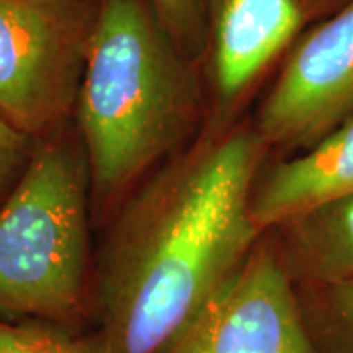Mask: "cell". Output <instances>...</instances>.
<instances>
[{
  "instance_id": "cell-8",
  "label": "cell",
  "mask_w": 353,
  "mask_h": 353,
  "mask_svg": "<svg viewBox=\"0 0 353 353\" xmlns=\"http://www.w3.org/2000/svg\"><path fill=\"white\" fill-rule=\"evenodd\" d=\"M353 195V117L299 156L259 176L250 213L265 234L309 211Z\"/></svg>"
},
{
  "instance_id": "cell-4",
  "label": "cell",
  "mask_w": 353,
  "mask_h": 353,
  "mask_svg": "<svg viewBox=\"0 0 353 353\" xmlns=\"http://www.w3.org/2000/svg\"><path fill=\"white\" fill-rule=\"evenodd\" d=\"M97 13L92 0H0V113L34 139L77 103Z\"/></svg>"
},
{
  "instance_id": "cell-6",
  "label": "cell",
  "mask_w": 353,
  "mask_h": 353,
  "mask_svg": "<svg viewBox=\"0 0 353 353\" xmlns=\"http://www.w3.org/2000/svg\"><path fill=\"white\" fill-rule=\"evenodd\" d=\"M353 117V0L294 50L254 128L268 149L306 151Z\"/></svg>"
},
{
  "instance_id": "cell-11",
  "label": "cell",
  "mask_w": 353,
  "mask_h": 353,
  "mask_svg": "<svg viewBox=\"0 0 353 353\" xmlns=\"http://www.w3.org/2000/svg\"><path fill=\"white\" fill-rule=\"evenodd\" d=\"M0 353H95L83 335L56 325L0 316Z\"/></svg>"
},
{
  "instance_id": "cell-1",
  "label": "cell",
  "mask_w": 353,
  "mask_h": 353,
  "mask_svg": "<svg viewBox=\"0 0 353 353\" xmlns=\"http://www.w3.org/2000/svg\"><path fill=\"white\" fill-rule=\"evenodd\" d=\"M268 148L236 130L180 149L101 228L95 353H159L237 270L263 236L250 203Z\"/></svg>"
},
{
  "instance_id": "cell-10",
  "label": "cell",
  "mask_w": 353,
  "mask_h": 353,
  "mask_svg": "<svg viewBox=\"0 0 353 353\" xmlns=\"http://www.w3.org/2000/svg\"><path fill=\"white\" fill-rule=\"evenodd\" d=\"M294 290L316 353H353V276L294 283Z\"/></svg>"
},
{
  "instance_id": "cell-2",
  "label": "cell",
  "mask_w": 353,
  "mask_h": 353,
  "mask_svg": "<svg viewBox=\"0 0 353 353\" xmlns=\"http://www.w3.org/2000/svg\"><path fill=\"white\" fill-rule=\"evenodd\" d=\"M185 52L149 0H101L77 97L92 219L103 228L198 120Z\"/></svg>"
},
{
  "instance_id": "cell-12",
  "label": "cell",
  "mask_w": 353,
  "mask_h": 353,
  "mask_svg": "<svg viewBox=\"0 0 353 353\" xmlns=\"http://www.w3.org/2000/svg\"><path fill=\"white\" fill-rule=\"evenodd\" d=\"M38 139L19 130L0 113V206L23 179Z\"/></svg>"
},
{
  "instance_id": "cell-5",
  "label": "cell",
  "mask_w": 353,
  "mask_h": 353,
  "mask_svg": "<svg viewBox=\"0 0 353 353\" xmlns=\"http://www.w3.org/2000/svg\"><path fill=\"white\" fill-rule=\"evenodd\" d=\"M159 353H316L273 232Z\"/></svg>"
},
{
  "instance_id": "cell-3",
  "label": "cell",
  "mask_w": 353,
  "mask_h": 353,
  "mask_svg": "<svg viewBox=\"0 0 353 353\" xmlns=\"http://www.w3.org/2000/svg\"><path fill=\"white\" fill-rule=\"evenodd\" d=\"M90 174L82 141L38 139L0 206V316L85 335L94 312Z\"/></svg>"
},
{
  "instance_id": "cell-9",
  "label": "cell",
  "mask_w": 353,
  "mask_h": 353,
  "mask_svg": "<svg viewBox=\"0 0 353 353\" xmlns=\"http://www.w3.org/2000/svg\"><path fill=\"white\" fill-rule=\"evenodd\" d=\"M294 283L353 276V195L273 229Z\"/></svg>"
},
{
  "instance_id": "cell-7",
  "label": "cell",
  "mask_w": 353,
  "mask_h": 353,
  "mask_svg": "<svg viewBox=\"0 0 353 353\" xmlns=\"http://www.w3.org/2000/svg\"><path fill=\"white\" fill-rule=\"evenodd\" d=\"M330 3L332 0H205L221 99L239 97L294 34Z\"/></svg>"
},
{
  "instance_id": "cell-13",
  "label": "cell",
  "mask_w": 353,
  "mask_h": 353,
  "mask_svg": "<svg viewBox=\"0 0 353 353\" xmlns=\"http://www.w3.org/2000/svg\"><path fill=\"white\" fill-rule=\"evenodd\" d=\"M149 2L185 54H192L200 48L206 13L205 0H149Z\"/></svg>"
}]
</instances>
